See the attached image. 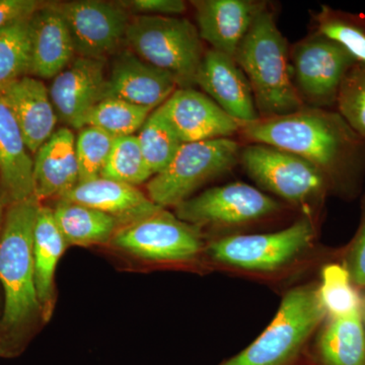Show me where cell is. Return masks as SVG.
<instances>
[{
	"mask_svg": "<svg viewBox=\"0 0 365 365\" xmlns=\"http://www.w3.org/2000/svg\"><path fill=\"white\" fill-rule=\"evenodd\" d=\"M244 137L302 158L316 167L330 192L356 195L365 174V140L337 111L306 107L242 125Z\"/></svg>",
	"mask_w": 365,
	"mask_h": 365,
	"instance_id": "cell-1",
	"label": "cell"
},
{
	"mask_svg": "<svg viewBox=\"0 0 365 365\" xmlns=\"http://www.w3.org/2000/svg\"><path fill=\"white\" fill-rule=\"evenodd\" d=\"M41 207L35 196L9 203L0 232V283L4 307L0 321V354H13L14 341L41 313L33 237Z\"/></svg>",
	"mask_w": 365,
	"mask_h": 365,
	"instance_id": "cell-2",
	"label": "cell"
},
{
	"mask_svg": "<svg viewBox=\"0 0 365 365\" xmlns=\"http://www.w3.org/2000/svg\"><path fill=\"white\" fill-rule=\"evenodd\" d=\"M235 60L248 78L260 118L282 116L304 107L292 78L287 41L268 9L257 16Z\"/></svg>",
	"mask_w": 365,
	"mask_h": 365,
	"instance_id": "cell-3",
	"label": "cell"
},
{
	"mask_svg": "<svg viewBox=\"0 0 365 365\" xmlns=\"http://www.w3.org/2000/svg\"><path fill=\"white\" fill-rule=\"evenodd\" d=\"M326 318L318 284L292 288L258 339L220 365H292Z\"/></svg>",
	"mask_w": 365,
	"mask_h": 365,
	"instance_id": "cell-4",
	"label": "cell"
},
{
	"mask_svg": "<svg viewBox=\"0 0 365 365\" xmlns=\"http://www.w3.org/2000/svg\"><path fill=\"white\" fill-rule=\"evenodd\" d=\"M126 44L139 58L170 73L179 88H193L205 51L198 29L177 16H136Z\"/></svg>",
	"mask_w": 365,
	"mask_h": 365,
	"instance_id": "cell-5",
	"label": "cell"
},
{
	"mask_svg": "<svg viewBox=\"0 0 365 365\" xmlns=\"http://www.w3.org/2000/svg\"><path fill=\"white\" fill-rule=\"evenodd\" d=\"M240 155L239 144L230 138L182 143L169 165L148 181V198L160 207H176L205 182L232 169Z\"/></svg>",
	"mask_w": 365,
	"mask_h": 365,
	"instance_id": "cell-6",
	"label": "cell"
},
{
	"mask_svg": "<svg viewBox=\"0 0 365 365\" xmlns=\"http://www.w3.org/2000/svg\"><path fill=\"white\" fill-rule=\"evenodd\" d=\"M240 160L259 187L307 215H312L330 192L326 178L312 163L273 146L251 144L241 151Z\"/></svg>",
	"mask_w": 365,
	"mask_h": 365,
	"instance_id": "cell-7",
	"label": "cell"
},
{
	"mask_svg": "<svg viewBox=\"0 0 365 365\" xmlns=\"http://www.w3.org/2000/svg\"><path fill=\"white\" fill-rule=\"evenodd\" d=\"M316 235L307 216L269 234L234 235L211 242L208 252L218 263L252 272H273L297 261L312 246Z\"/></svg>",
	"mask_w": 365,
	"mask_h": 365,
	"instance_id": "cell-8",
	"label": "cell"
},
{
	"mask_svg": "<svg viewBox=\"0 0 365 365\" xmlns=\"http://www.w3.org/2000/svg\"><path fill=\"white\" fill-rule=\"evenodd\" d=\"M295 88L311 107L336 106L341 86L357 61L342 46L314 32L292 50Z\"/></svg>",
	"mask_w": 365,
	"mask_h": 365,
	"instance_id": "cell-9",
	"label": "cell"
},
{
	"mask_svg": "<svg viewBox=\"0 0 365 365\" xmlns=\"http://www.w3.org/2000/svg\"><path fill=\"white\" fill-rule=\"evenodd\" d=\"M113 242L122 251L155 262L190 260L202 249L199 227L182 222L165 208L119 228Z\"/></svg>",
	"mask_w": 365,
	"mask_h": 365,
	"instance_id": "cell-10",
	"label": "cell"
},
{
	"mask_svg": "<svg viewBox=\"0 0 365 365\" xmlns=\"http://www.w3.org/2000/svg\"><path fill=\"white\" fill-rule=\"evenodd\" d=\"M280 204L245 182H232L206 190L176 206V215L194 225L237 227L258 222L277 212Z\"/></svg>",
	"mask_w": 365,
	"mask_h": 365,
	"instance_id": "cell-11",
	"label": "cell"
},
{
	"mask_svg": "<svg viewBox=\"0 0 365 365\" xmlns=\"http://www.w3.org/2000/svg\"><path fill=\"white\" fill-rule=\"evenodd\" d=\"M76 56L105 60L126 43L130 14L118 2L76 0L57 4Z\"/></svg>",
	"mask_w": 365,
	"mask_h": 365,
	"instance_id": "cell-12",
	"label": "cell"
},
{
	"mask_svg": "<svg viewBox=\"0 0 365 365\" xmlns=\"http://www.w3.org/2000/svg\"><path fill=\"white\" fill-rule=\"evenodd\" d=\"M158 108L182 143L228 138L244 125L193 88H178Z\"/></svg>",
	"mask_w": 365,
	"mask_h": 365,
	"instance_id": "cell-13",
	"label": "cell"
},
{
	"mask_svg": "<svg viewBox=\"0 0 365 365\" xmlns=\"http://www.w3.org/2000/svg\"><path fill=\"white\" fill-rule=\"evenodd\" d=\"M106 85L104 60L74 57L49 88L58 120L68 128L81 129L86 113L104 98Z\"/></svg>",
	"mask_w": 365,
	"mask_h": 365,
	"instance_id": "cell-14",
	"label": "cell"
},
{
	"mask_svg": "<svg viewBox=\"0 0 365 365\" xmlns=\"http://www.w3.org/2000/svg\"><path fill=\"white\" fill-rule=\"evenodd\" d=\"M179 88L168 72L151 66L133 52L119 53L107 76L106 98H114L140 107L158 109Z\"/></svg>",
	"mask_w": 365,
	"mask_h": 365,
	"instance_id": "cell-15",
	"label": "cell"
},
{
	"mask_svg": "<svg viewBox=\"0 0 365 365\" xmlns=\"http://www.w3.org/2000/svg\"><path fill=\"white\" fill-rule=\"evenodd\" d=\"M192 4L201 39L234 59L257 16L267 9L265 2L253 0H198Z\"/></svg>",
	"mask_w": 365,
	"mask_h": 365,
	"instance_id": "cell-16",
	"label": "cell"
},
{
	"mask_svg": "<svg viewBox=\"0 0 365 365\" xmlns=\"http://www.w3.org/2000/svg\"><path fill=\"white\" fill-rule=\"evenodd\" d=\"M196 85L237 121L251 123L260 118L248 78L232 57L213 49L206 51Z\"/></svg>",
	"mask_w": 365,
	"mask_h": 365,
	"instance_id": "cell-17",
	"label": "cell"
},
{
	"mask_svg": "<svg viewBox=\"0 0 365 365\" xmlns=\"http://www.w3.org/2000/svg\"><path fill=\"white\" fill-rule=\"evenodd\" d=\"M0 96L13 113L26 144L37 153L55 132L58 118L42 79L26 76L0 88Z\"/></svg>",
	"mask_w": 365,
	"mask_h": 365,
	"instance_id": "cell-18",
	"label": "cell"
},
{
	"mask_svg": "<svg viewBox=\"0 0 365 365\" xmlns=\"http://www.w3.org/2000/svg\"><path fill=\"white\" fill-rule=\"evenodd\" d=\"M30 76L53 79L76 56L71 33L57 4H41L30 20Z\"/></svg>",
	"mask_w": 365,
	"mask_h": 365,
	"instance_id": "cell-19",
	"label": "cell"
},
{
	"mask_svg": "<svg viewBox=\"0 0 365 365\" xmlns=\"http://www.w3.org/2000/svg\"><path fill=\"white\" fill-rule=\"evenodd\" d=\"M34 158V196L61 198L79 182L76 136L68 127L55 130Z\"/></svg>",
	"mask_w": 365,
	"mask_h": 365,
	"instance_id": "cell-20",
	"label": "cell"
},
{
	"mask_svg": "<svg viewBox=\"0 0 365 365\" xmlns=\"http://www.w3.org/2000/svg\"><path fill=\"white\" fill-rule=\"evenodd\" d=\"M60 199L102 211L124 225L155 215L163 209L136 187L103 177L78 182Z\"/></svg>",
	"mask_w": 365,
	"mask_h": 365,
	"instance_id": "cell-21",
	"label": "cell"
},
{
	"mask_svg": "<svg viewBox=\"0 0 365 365\" xmlns=\"http://www.w3.org/2000/svg\"><path fill=\"white\" fill-rule=\"evenodd\" d=\"M28 150L16 118L0 96V181L9 203L34 196V160Z\"/></svg>",
	"mask_w": 365,
	"mask_h": 365,
	"instance_id": "cell-22",
	"label": "cell"
},
{
	"mask_svg": "<svg viewBox=\"0 0 365 365\" xmlns=\"http://www.w3.org/2000/svg\"><path fill=\"white\" fill-rule=\"evenodd\" d=\"M316 354L322 365H365V326L361 309L327 317L319 327Z\"/></svg>",
	"mask_w": 365,
	"mask_h": 365,
	"instance_id": "cell-23",
	"label": "cell"
},
{
	"mask_svg": "<svg viewBox=\"0 0 365 365\" xmlns=\"http://www.w3.org/2000/svg\"><path fill=\"white\" fill-rule=\"evenodd\" d=\"M67 244L55 222L53 209L42 206L34 228L33 254L41 313L49 318L54 299V274Z\"/></svg>",
	"mask_w": 365,
	"mask_h": 365,
	"instance_id": "cell-24",
	"label": "cell"
},
{
	"mask_svg": "<svg viewBox=\"0 0 365 365\" xmlns=\"http://www.w3.org/2000/svg\"><path fill=\"white\" fill-rule=\"evenodd\" d=\"M53 213L67 245L104 244L113 240L121 225L116 218L102 211L61 199Z\"/></svg>",
	"mask_w": 365,
	"mask_h": 365,
	"instance_id": "cell-25",
	"label": "cell"
},
{
	"mask_svg": "<svg viewBox=\"0 0 365 365\" xmlns=\"http://www.w3.org/2000/svg\"><path fill=\"white\" fill-rule=\"evenodd\" d=\"M316 33L338 43L365 66V16L322 6L314 14Z\"/></svg>",
	"mask_w": 365,
	"mask_h": 365,
	"instance_id": "cell-26",
	"label": "cell"
},
{
	"mask_svg": "<svg viewBox=\"0 0 365 365\" xmlns=\"http://www.w3.org/2000/svg\"><path fill=\"white\" fill-rule=\"evenodd\" d=\"M153 111L155 110L118 98H106L86 113L81 121V128L97 127L114 138L135 135Z\"/></svg>",
	"mask_w": 365,
	"mask_h": 365,
	"instance_id": "cell-27",
	"label": "cell"
},
{
	"mask_svg": "<svg viewBox=\"0 0 365 365\" xmlns=\"http://www.w3.org/2000/svg\"><path fill=\"white\" fill-rule=\"evenodd\" d=\"M136 135L153 176L169 165L182 144L160 108L151 113Z\"/></svg>",
	"mask_w": 365,
	"mask_h": 365,
	"instance_id": "cell-28",
	"label": "cell"
},
{
	"mask_svg": "<svg viewBox=\"0 0 365 365\" xmlns=\"http://www.w3.org/2000/svg\"><path fill=\"white\" fill-rule=\"evenodd\" d=\"M31 16L0 30V88L30 76Z\"/></svg>",
	"mask_w": 365,
	"mask_h": 365,
	"instance_id": "cell-29",
	"label": "cell"
},
{
	"mask_svg": "<svg viewBox=\"0 0 365 365\" xmlns=\"http://www.w3.org/2000/svg\"><path fill=\"white\" fill-rule=\"evenodd\" d=\"M319 297L327 317H342L362 307V292L353 284L342 264H327L322 268Z\"/></svg>",
	"mask_w": 365,
	"mask_h": 365,
	"instance_id": "cell-30",
	"label": "cell"
},
{
	"mask_svg": "<svg viewBox=\"0 0 365 365\" xmlns=\"http://www.w3.org/2000/svg\"><path fill=\"white\" fill-rule=\"evenodd\" d=\"M101 177L134 187L153 177L136 134L114 139L111 153Z\"/></svg>",
	"mask_w": 365,
	"mask_h": 365,
	"instance_id": "cell-31",
	"label": "cell"
},
{
	"mask_svg": "<svg viewBox=\"0 0 365 365\" xmlns=\"http://www.w3.org/2000/svg\"><path fill=\"white\" fill-rule=\"evenodd\" d=\"M114 139L97 127L86 126L79 129L78 135L76 137L79 182L91 181L102 176Z\"/></svg>",
	"mask_w": 365,
	"mask_h": 365,
	"instance_id": "cell-32",
	"label": "cell"
},
{
	"mask_svg": "<svg viewBox=\"0 0 365 365\" xmlns=\"http://www.w3.org/2000/svg\"><path fill=\"white\" fill-rule=\"evenodd\" d=\"M337 112L365 140V66L357 63L346 76L338 93Z\"/></svg>",
	"mask_w": 365,
	"mask_h": 365,
	"instance_id": "cell-33",
	"label": "cell"
},
{
	"mask_svg": "<svg viewBox=\"0 0 365 365\" xmlns=\"http://www.w3.org/2000/svg\"><path fill=\"white\" fill-rule=\"evenodd\" d=\"M342 264L353 284L365 292V192L361 200V217L356 234L343 252Z\"/></svg>",
	"mask_w": 365,
	"mask_h": 365,
	"instance_id": "cell-34",
	"label": "cell"
},
{
	"mask_svg": "<svg viewBox=\"0 0 365 365\" xmlns=\"http://www.w3.org/2000/svg\"><path fill=\"white\" fill-rule=\"evenodd\" d=\"M129 14L137 16H177L187 9L182 0H125L118 1Z\"/></svg>",
	"mask_w": 365,
	"mask_h": 365,
	"instance_id": "cell-35",
	"label": "cell"
},
{
	"mask_svg": "<svg viewBox=\"0 0 365 365\" xmlns=\"http://www.w3.org/2000/svg\"><path fill=\"white\" fill-rule=\"evenodd\" d=\"M41 4L36 0H0V30L32 16Z\"/></svg>",
	"mask_w": 365,
	"mask_h": 365,
	"instance_id": "cell-36",
	"label": "cell"
},
{
	"mask_svg": "<svg viewBox=\"0 0 365 365\" xmlns=\"http://www.w3.org/2000/svg\"><path fill=\"white\" fill-rule=\"evenodd\" d=\"M4 196L0 195V232H1L2 225H4Z\"/></svg>",
	"mask_w": 365,
	"mask_h": 365,
	"instance_id": "cell-37",
	"label": "cell"
},
{
	"mask_svg": "<svg viewBox=\"0 0 365 365\" xmlns=\"http://www.w3.org/2000/svg\"><path fill=\"white\" fill-rule=\"evenodd\" d=\"M362 297H364V299H362V317H364V326H365V292H362Z\"/></svg>",
	"mask_w": 365,
	"mask_h": 365,
	"instance_id": "cell-38",
	"label": "cell"
}]
</instances>
